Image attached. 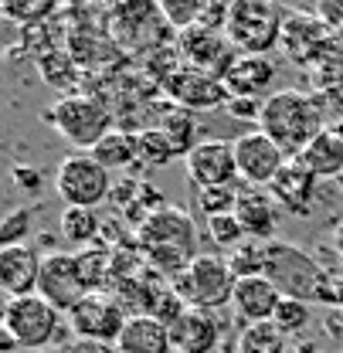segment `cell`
Wrapping results in <instances>:
<instances>
[{
  "label": "cell",
  "instance_id": "obj_1",
  "mask_svg": "<svg viewBox=\"0 0 343 353\" xmlns=\"http://www.w3.org/2000/svg\"><path fill=\"white\" fill-rule=\"evenodd\" d=\"M258 130L268 139H275L289 160H296L326 130V112L320 109V95H306L300 88H282L265 99Z\"/></svg>",
  "mask_w": 343,
  "mask_h": 353
},
{
  "label": "cell",
  "instance_id": "obj_2",
  "mask_svg": "<svg viewBox=\"0 0 343 353\" xmlns=\"http://www.w3.org/2000/svg\"><path fill=\"white\" fill-rule=\"evenodd\" d=\"M133 241L146 255L150 268L157 275H167V279L180 275L197 259V228H194L190 214L180 208L157 211L143 228H136Z\"/></svg>",
  "mask_w": 343,
  "mask_h": 353
},
{
  "label": "cell",
  "instance_id": "obj_3",
  "mask_svg": "<svg viewBox=\"0 0 343 353\" xmlns=\"http://www.w3.org/2000/svg\"><path fill=\"white\" fill-rule=\"evenodd\" d=\"M0 333H7L17 350L24 353H41V350H65L68 336L75 340L68 316L58 312L51 303H44L41 296H21V299H7L3 306V323Z\"/></svg>",
  "mask_w": 343,
  "mask_h": 353
},
{
  "label": "cell",
  "instance_id": "obj_4",
  "mask_svg": "<svg viewBox=\"0 0 343 353\" xmlns=\"http://www.w3.org/2000/svg\"><path fill=\"white\" fill-rule=\"evenodd\" d=\"M44 123L65 143H72L75 153H92L102 143V136L116 130L112 112L99 99H88V95H65V99L51 102L44 109Z\"/></svg>",
  "mask_w": 343,
  "mask_h": 353
},
{
  "label": "cell",
  "instance_id": "obj_5",
  "mask_svg": "<svg viewBox=\"0 0 343 353\" xmlns=\"http://www.w3.org/2000/svg\"><path fill=\"white\" fill-rule=\"evenodd\" d=\"M326 268L316 262L309 252H302L289 241H268V259H265V279L286 296L300 303H320V292L326 285Z\"/></svg>",
  "mask_w": 343,
  "mask_h": 353
},
{
  "label": "cell",
  "instance_id": "obj_6",
  "mask_svg": "<svg viewBox=\"0 0 343 353\" xmlns=\"http://www.w3.org/2000/svg\"><path fill=\"white\" fill-rule=\"evenodd\" d=\"M289 10L272 0H235L228 17V41L238 54H268L282 41Z\"/></svg>",
  "mask_w": 343,
  "mask_h": 353
},
{
  "label": "cell",
  "instance_id": "obj_7",
  "mask_svg": "<svg viewBox=\"0 0 343 353\" xmlns=\"http://www.w3.org/2000/svg\"><path fill=\"white\" fill-rule=\"evenodd\" d=\"M106 34L126 51L153 54V51L167 48V41L177 31L167 24L160 3H119V7L106 10Z\"/></svg>",
  "mask_w": 343,
  "mask_h": 353
},
{
  "label": "cell",
  "instance_id": "obj_8",
  "mask_svg": "<svg viewBox=\"0 0 343 353\" xmlns=\"http://www.w3.org/2000/svg\"><path fill=\"white\" fill-rule=\"evenodd\" d=\"M235 285H238V279H235L228 259H221V255H197L180 275L170 279V289L187 306L208 309V312H221L224 306H231Z\"/></svg>",
  "mask_w": 343,
  "mask_h": 353
},
{
  "label": "cell",
  "instance_id": "obj_9",
  "mask_svg": "<svg viewBox=\"0 0 343 353\" xmlns=\"http://www.w3.org/2000/svg\"><path fill=\"white\" fill-rule=\"evenodd\" d=\"M112 174L92 157V153H72L55 170V194L65 208H99L112 197Z\"/></svg>",
  "mask_w": 343,
  "mask_h": 353
},
{
  "label": "cell",
  "instance_id": "obj_10",
  "mask_svg": "<svg viewBox=\"0 0 343 353\" xmlns=\"http://www.w3.org/2000/svg\"><path fill=\"white\" fill-rule=\"evenodd\" d=\"M126 312L116 303L112 292H88L79 306L68 312V326L75 333V340H88V343H106L116 347L126 326Z\"/></svg>",
  "mask_w": 343,
  "mask_h": 353
},
{
  "label": "cell",
  "instance_id": "obj_11",
  "mask_svg": "<svg viewBox=\"0 0 343 353\" xmlns=\"http://www.w3.org/2000/svg\"><path fill=\"white\" fill-rule=\"evenodd\" d=\"M38 296L58 312H72L88 296V285L79 268L75 252H48L41 262V279H38Z\"/></svg>",
  "mask_w": 343,
  "mask_h": 353
},
{
  "label": "cell",
  "instance_id": "obj_12",
  "mask_svg": "<svg viewBox=\"0 0 343 353\" xmlns=\"http://www.w3.org/2000/svg\"><path fill=\"white\" fill-rule=\"evenodd\" d=\"M235 163H238V180L245 187H268L282 174L289 157L262 130H245L235 136Z\"/></svg>",
  "mask_w": 343,
  "mask_h": 353
},
{
  "label": "cell",
  "instance_id": "obj_13",
  "mask_svg": "<svg viewBox=\"0 0 343 353\" xmlns=\"http://www.w3.org/2000/svg\"><path fill=\"white\" fill-rule=\"evenodd\" d=\"M173 48H177L184 65H190L197 72H208V75H217V79H224L228 68L238 61V51L231 48L228 34H215L201 24L190 28V31H180Z\"/></svg>",
  "mask_w": 343,
  "mask_h": 353
},
{
  "label": "cell",
  "instance_id": "obj_14",
  "mask_svg": "<svg viewBox=\"0 0 343 353\" xmlns=\"http://www.w3.org/2000/svg\"><path fill=\"white\" fill-rule=\"evenodd\" d=\"M164 99H170L177 105L190 109V112H204V109H224L228 105V88L217 75L197 72L190 65H180L170 79L164 82Z\"/></svg>",
  "mask_w": 343,
  "mask_h": 353
},
{
  "label": "cell",
  "instance_id": "obj_15",
  "mask_svg": "<svg viewBox=\"0 0 343 353\" xmlns=\"http://www.w3.org/2000/svg\"><path fill=\"white\" fill-rule=\"evenodd\" d=\"M187 176L197 190L208 187H231L238 180V163H235V143L224 139H204L184 157Z\"/></svg>",
  "mask_w": 343,
  "mask_h": 353
},
{
  "label": "cell",
  "instance_id": "obj_16",
  "mask_svg": "<svg viewBox=\"0 0 343 353\" xmlns=\"http://www.w3.org/2000/svg\"><path fill=\"white\" fill-rule=\"evenodd\" d=\"M279 48L302 65H320L326 58V48H330V28L320 21V14H296L289 10L286 17V28H282V41Z\"/></svg>",
  "mask_w": 343,
  "mask_h": 353
},
{
  "label": "cell",
  "instance_id": "obj_17",
  "mask_svg": "<svg viewBox=\"0 0 343 353\" xmlns=\"http://www.w3.org/2000/svg\"><path fill=\"white\" fill-rule=\"evenodd\" d=\"M41 262L44 255H38V248L31 241L0 248V289L7 292V299H21V296H35L38 292Z\"/></svg>",
  "mask_w": 343,
  "mask_h": 353
},
{
  "label": "cell",
  "instance_id": "obj_18",
  "mask_svg": "<svg viewBox=\"0 0 343 353\" xmlns=\"http://www.w3.org/2000/svg\"><path fill=\"white\" fill-rule=\"evenodd\" d=\"M177 353H215L224 343V319L208 309H187L170 326Z\"/></svg>",
  "mask_w": 343,
  "mask_h": 353
},
{
  "label": "cell",
  "instance_id": "obj_19",
  "mask_svg": "<svg viewBox=\"0 0 343 353\" xmlns=\"http://www.w3.org/2000/svg\"><path fill=\"white\" fill-rule=\"evenodd\" d=\"M282 299L286 296L265 275H252V279H238L235 296H231V309H235V319L242 326H255V323H272Z\"/></svg>",
  "mask_w": 343,
  "mask_h": 353
},
{
  "label": "cell",
  "instance_id": "obj_20",
  "mask_svg": "<svg viewBox=\"0 0 343 353\" xmlns=\"http://www.w3.org/2000/svg\"><path fill=\"white\" fill-rule=\"evenodd\" d=\"M231 99H268V88L275 82V61L268 54H238V61L221 79Z\"/></svg>",
  "mask_w": 343,
  "mask_h": 353
},
{
  "label": "cell",
  "instance_id": "obj_21",
  "mask_svg": "<svg viewBox=\"0 0 343 353\" xmlns=\"http://www.w3.org/2000/svg\"><path fill=\"white\" fill-rule=\"evenodd\" d=\"M279 204L275 197L268 194V187H245L242 183V194H238V208H235V218L242 221L245 228V238L252 241H275V228H279Z\"/></svg>",
  "mask_w": 343,
  "mask_h": 353
},
{
  "label": "cell",
  "instance_id": "obj_22",
  "mask_svg": "<svg viewBox=\"0 0 343 353\" xmlns=\"http://www.w3.org/2000/svg\"><path fill=\"white\" fill-rule=\"evenodd\" d=\"M268 194L275 197V204L296 218H306L313 211V201H316V176L302 167L300 160H289L282 167V174L268 183Z\"/></svg>",
  "mask_w": 343,
  "mask_h": 353
},
{
  "label": "cell",
  "instance_id": "obj_23",
  "mask_svg": "<svg viewBox=\"0 0 343 353\" xmlns=\"http://www.w3.org/2000/svg\"><path fill=\"white\" fill-rule=\"evenodd\" d=\"M146 130H160L173 146L180 150V157H187V153L197 146V143H194V136H197L194 112L184 109V105H177V102H170V99H164V102H157V105L150 109Z\"/></svg>",
  "mask_w": 343,
  "mask_h": 353
},
{
  "label": "cell",
  "instance_id": "obj_24",
  "mask_svg": "<svg viewBox=\"0 0 343 353\" xmlns=\"http://www.w3.org/2000/svg\"><path fill=\"white\" fill-rule=\"evenodd\" d=\"M116 350L119 353H173L170 330L157 316H129Z\"/></svg>",
  "mask_w": 343,
  "mask_h": 353
},
{
  "label": "cell",
  "instance_id": "obj_25",
  "mask_svg": "<svg viewBox=\"0 0 343 353\" xmlns=\"http://www.w3.org/2000/svg\"><path fill=\"white\" fill-rule=\"evenodd\" d=\"M302 167L316 180H333V176H343V132L340 130H326L320 132L300 157Z\"/></svg>",
  "mask_w": 343,
  "mask_h": 353
},
{
  "label": "cell",
  "instance_id": "obj_26",
  "mask_svg": "<svg viewBox=\"0 0 343 353\" xmlns=\"http://www.w3.org/2000/svg\"><path fill=\"white\" fill-rule=\"evenodd\" d=\"M58 234H61L68 245H75L79 252H82V248H92V245H99V238H102V218H99V211H92V208H65V214L58 218Z\"/></svg>",
  "mask_w": 343,
  "mask_h": 353
},
{
  "label": "cell",
  "instance_id": "obj_27",
  "mask_svg": "<svg viewBox=\"0 0 343 353\" xmlns=\"http://www.w3.org/2000/svg\"><path fill=\"white\" fill-rule=\"evenodd\" d=\"M92 157L112 174V170H126L136 163V132L129 130H116L109 132V136H102V143L92 150Z\"/></svg>",
  "mask_w": 343,
  "mask_h": 353
},
{
  "label": "cell",
  "instance_id": "obj_28",
  "mask_svg": "<svg viewBox=\"0 0 343 353\" xmlns=\"http://www.w3.org/2000/svg\"><path fill=\"white\" fill-rule=\"evenodd\" d=\"M286 350H289V336L275 323L242 326L238 336H235V353H286Z\"/></svg>",
  "mask_w": 343,
  "mask_h": 353
},
{
  "label": "cell",
  "instance_id": "obj_29",
  "mask_svg": "<svg viewBox=\"0 0 343 353\" xmlns=\"http://www.w3.org/2000/svg\"><path fill=\"white\" fill-rule=\"evenodd\" d=\"M38 75H41L44 85L61 88V92L75 95L72 88H75L79 75H82V65H79V61L68 54V48H61V51H51V54L38 58Z\"/></svg>",
  "mask_w": 343,
  "mask_h": 353
},
{
  "label": "cell",
  "instance_id": "obj_30",
  "mask_svg": "<svg viewBox=\"0 0 343 353\" xmlns=\"http://www.w3.org/2000/svg\"><path fill=\"white\" fill-rule=\"evenodd\" d=\"M79 255V268H82V279H86L88 292H109L112 289V248H102V245H92L75 252Z\"/></svg>",
  "mask_w": 343,
  "mask_h": 353
},
{
  "label": "cell",
  "instance_id": "obj_31",
  "mask_svg": "<svg viewBox=\"0 0 343 353\" xmlns=\"http://www.w3.org/2000/svg\"><path fill=\"white\" fill-rule=\"evenodd\" d=\"M173 157H180V150L160 130H146V126L136 130V163L139 167L157 170V167H167Z\"/></svg>",
  "mask_w": 343,
  "mask_h": 353
},
{
  "label": "cell",
  "instance_id": "obj_32",
  "mask_svg": "<svg viewBox=\"0 0 343 353\" xmlns=\"http://www.w3.org/2000/svg\"><path fill=\"white\" fill-rule=\"evenodd\" d=\"M0 14L24 31V28H35V24H44L48 17H55L58 7L51 0H0Z\"/></svg>",
  "mask_w": 343,
  "mask_h": 353
},
{
  "label": "cell",
  "instance_id": "obj_33",
  "mask_svg": "<svg viewBox=\"0 0 343 353\" xmlns=\"http://www.w3.org/2000/svg\"><path fill=\"white\" fill-rule=\"evenodd\" d=\"M265 259H268V241H242L235 252H228V265L235 272V279H252L265 275Z\"/></svg>",
  "mask_w": 343,
  "mask_h": 353
},
{
  "label": "cell",
  "instance_id": "obj_34",
  "mask_svg": "<svg viewBox=\"0 0 343 353\" xmlns=\"http://www.w3.org/2000/svg\"><path fill=\"white\" fill-rule=\"evenodd\" d=\"M204 3H208V0H160V10H164L167 24L180 34V31H190V28L201 24Z\"/></svg>",
  "mask_w": 343,
  "mask_h": 353
},
{
  "label": "cell",
  "instance_id": "obj_35",
  "mask_svg": "<svg viewBox=\"0 0 343 353\" xmlns=\"http://www.w3.org/2000/svg\"><path fill=\"white\" fill-rule=\"evenodd\" d=\"M238 194L242 187L231 183V187H208V190H197V208L204 218H215V214H235L238 208Z\"/></svg>",
  "mask_w": 343,
  "mask_h": 353
},
{
  "label": "cell",
  "instance_id": "obj_36",
  "mask_svg": "<svg viewBox=\"0 0 343 353\" xmlns=\"http://www.w3.org/2000/svg\"><path fill=\"white\" fill-rule=\"evenodd\" d=\"M38 211H41V204H28V208L10 211L3 218V228H0V245L3 248L7 245H28V231H31V224L38 218Z\"/></svg>",
  "mask_w": 343,
  "mask_h": 353
},
{
  "label": "cell",
  "instance_id": "obj_37",
  "mask_svg": "<svg viewBox=\"0 0 343 353\" xmlns=\"http://www.w3.org/2000/svg\"><path fill=\"white\" fill-rule=\"evenodd\" d=\"M208 234H211V241H215L217 248H228V252H235L242 241H248L242 221L235 218V214H215V218H208Z\"/></svg>",
  "mask_w": 343,
  "mask_h": 353
},
{
  "label": "cell",
  "instance_id": "obj_38",
  "mask_svg": "<svg viewBox=\"0 0 343 353\" xmlns=\"http://www.w3.org/2000/svg\"><path fill=\"white\" fill-rule=\"evenodd\" d=\"M313 312H309V303H300V299H282V306L275 309V326L286 333V336H300L302 330L309 326Z\"/></svg>",
  "mask_w": 343,
  "mask_h": 353
},
{
  "label": "cell",
  "instance_id": "obj_39",
  "mask_svg": "<svg viewBox=\"0 0 343 353\" xmlns=\"http://www.w3.org/2000/svg\"><path fill=\"white\" fill-rule=\"evenodd\" d=\"M228 17H231V3L211 0V3H204L201 28H208V31H215V34H224V31H228Z\"/></svg>",
  "mask_w": 343,
  "mask_h": 353
},
{
  "label": "cell",
  "instance_id": "obj_40",
  "mask_svg": "<svg viewBox=\"0 0 343 353\" xmlns=\"http://www.w3.org/2000/svg\"><path fill=\"white\" fill-rule=\"evenodd\" d=\"M262 105H265V102H258V99H228L224 112H228L231 119H245V123H255V130H258V119H262Z\"/></svg>",
  "mask_w": 343,
  "mask_h": 353
},
{
  "label": "cell",
  "instance_id": "obj_41",
  "mask_svg": "<svg viewBox=\"0 0 343 353\" xmlns=\"http://www.w3.org/2000/svg\"><path fill=\"white\" fill-rule=\"evenodd\" d=\"M320 303L326 309H343V268H333L326 275V285L320 292Z\"/></svg>",
  "mask_w": 343,
  "mask_h": 353
},
{
  "label": "cell",
  "instance_id": "obj_42",
  "mask_svg": "<svg viewBox=\"0 0 343 353\" xmlns=\"http://www.w3.org/2000/svg\"><path fill=\"white\" fill-rule=\"evenodd\" d=\"M10 176H14V183H17L21 190H28V194H38V190L44 187V176L38 174L35 167H14Z\"/></svg>",
  "mask_w": 343,
  "mask_h": 353
},
{
  "label": "cell",
  "instance_id": "obj_43",
  "mask_svg": "<svg viewBox=\"0 0 343 353\" xmlns=\"http://www.w3.org/2000/svg\"><path fill=\"white\" fill-rule=\"evenodd\" d=\"M316 14L330 28V34H343V3H323V7H316Z\"/></svg>",
  "mask_w": 343,
  "mask_h": 353
},
{
  "label": "cell",
  "instance_id": "obj_44",
  "mask_svg": "<svg viewBox=\"0 0 343 353\" xmlns=\"http://www.w3.org/2000/svg\"><path fill=\"white\" fill-rule=\"evenodd\" d=\"M65 353H116L112 347H106V343H88V340H72Z\"/></svg>",
  "mask_w": 343,
  "mask_h": 353
},
{
  "label": "cell",
  "instance_id": "obj_45",
  "mask_svg": "<svg viewBox=\"0 0 343 353\" xmlns=\"http://www.w3.org/2000/svg\"><path fill=\"white\" fill-rule=\"evenodd\" d=\"M323 330H326L330 336L343 340V309H330V312H326V319H323Z\"/></svg>",
  "mask_w": 343,
  "mask_h": 353
},
{
  "label": "cell",
  "instance_id": "obj_46",
  "mask_svg": "<svg viewBox=\"0 0 343 353\" xmlns=\"http://www.w3.org/2000/svg\"><path fill=\"white\" fill-rule=\"evenodd\" d=\"M286 353H323L313 340H300V343H289V350Z\"/></svg>",
  "mask_w": 343,
  "mask_h": 353
},
{
  "label": "cell",
  "instance_id": "obj_47",
  "mask_svg": "<svg viewBox=\"0 0 343 353\" xmlns=\"http://www.w3.org/2000/svg\"><path fill=\"white\" fill-rule=\"evenodd\" d=\"M333 248L343 255V221H337V228H333Z\"/></svg>",
  "mask_w": 343,
  "mask_h": 353
},
{
  "label": "cell",
  "instance_id": "obj_48",
  "mask_svg": "<svg viewBox=\"0 0 343 353\" xmlns=\"http://www.w3.org/2000/svg\"><path fill=\"white\" fill-rule=\"evenodd\" d=\"M41 353H65V350H41Z\"/></svg>",
  "mask_w": 343,
  "mask_h": 353
},
{
  "label": "cell",
  "instance_id": "obj_49",
  "mask_svg": "<svg viewBox=\"0 0 343 353\" xmlns=\"http://www.w3.org/2000/svg\"><path fill=\"white\" fill-rule=\"evenodd\" d=\"M323 353H343V350H323Z\"/></svg>",
  "mask_w": 343,
  "mask_h": 353
},
{
  "label": "cell",
  "instance_id": "obj_50",
  "mask_svg": "<svg viewBox=\"0 0 343 353\" xmlns=\"http://www.w3.org/2000/svg\"><path fill=\"white\" fill-rule=\"evenodd\" d=\"M116 353H119V350H116Z\"/></svg>",
  "mask_w": 343,
  "mask_h": 353
}]
</instances>
